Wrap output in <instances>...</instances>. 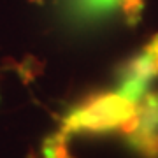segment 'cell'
Masks as SVG:
<instances>
[{
  "label": "cell",
  "instance_id": "1",
  "mask_svg": "<svg viewBox=\"0 0 158 158\" xmlns=\"http://www.w3.org/2000/svg\"><path fill=\"white\" fill-rule=\"evenodd\" d=\"M137 104L116 93H97L79 104L63 118L62 132H107L118 128L127 118L135 113Z\"/></svg>",
  "mask_w": 158,
  "mask_h": 158
},
{
  "label": "cell",
  "instance_id": "2",
  "mask_svg": "<svg viewBox=\"0 0 158 158\" xmlns=\"http://www.w3.org/2000/svg\"><path fill=\"white\" fill-rule=\"evenodd\" d=\"M69 7L81 18H100L119 12L125 23L134 27L139 23L144 0H69Z\"/></svg>",
  "mask_w": 158,
  "mask_h": 158
},
{
  "label": "cell",
  "instance_id": "3",
  "mask_svg": "<svg viewBox=\"0 0 158 158\" xmlns=\"http://www.w3.org/2000/svg\"><path fill=\"white\" fill-rule=\"evenodd\" d=\"M118 74L123 79L134 77L142 81H151L158 77V34L153 35L137 55L123 62Z\"/></svg>",
  "mask_w": 158,
  "mask_h": 158
},
{
  "label": "cell",
  "instance_id": "4",
  "mask_svg": "<svg viewBox=\"0 0 158 158\" xmlns=\"http://www.w3.org/2000/svg\"><path fill=\"white\" fill-rule=\"evenodd\" d=\"M42 155L44 158H74L69 153L67 134H63L60 130L58 134L48 137L42 144Z\"/></svg>",
  "mask_w": 158,
  "mask_h": 158
},
{
  "label": "cell",
  "instance_id": "5",
  "mask_svg": "<svg viewBox=\"0 0 158 158\" xmlns=\"http://www.w3.org/2000/svg\"><path fill=\"white\" fill-rule=\"evenodd\" d=\"M118 93L125 98H128L130 102H137L142 100V97L148 93V81H142V79H134V77H128V79H123V83L119 85L118 88Z\"/></svg>",
  "mask_w": 158,
  "mask_h": 158
}]
</instances>
